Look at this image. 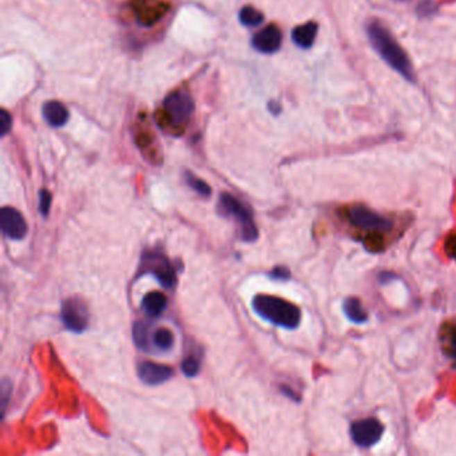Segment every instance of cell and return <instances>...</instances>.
I'll return each instance as SVG.
<instances>
[{
	"instance_id": "6da1fadb",
	"label": "cell",
	"mask_w": 456,
	"mask_h": 456,
	"mask_svg": "<svg viewBox=\"0 0 456 456\" xmlns=\"http://www.w3.org/2000/svg\"><path fill=\"white\" fill-rule=\"evenodd\" d=\"M366 37L372 49L392 70L400 74L408 82H415L416 78L411 59L388 28H385L380 22L372 20L366 26Z\"/></svg>"
},
{
	"instance_id": "7a4b0ae2",
	"label": "cell",
	"mask_w": 456,
	"mask_h": 456,
	"mask_svg": "<svg viewBox=\"0 0 456 456\" xmlns=\"http://www.w3.org/2000/svg\"><path fill=\"white\" fill-rule=\"evenodd\" d=\"M252 308L260 319L284 329L298 328L301 323V310L292 303L271 294H257Z\"/></svg>"
},
{
	"instance_id": "3957f363",
	"label": "cell",
	"mask_w": 456,
	"mask_h": 456,
	"mask_svg": "<svg viewBox=\"0 0 456 456\" xmlns=\"http://www.w3.org/2000/svg\"><path fill=\"white\" fill-rule=\"evenodd\" d=\"M217 210L222 217H230L237 221L242 241L255 242L258 238V229L252 210L235 196L229 193H222L219 196Z\"/></svg>"
},
{
	"instance_id": "277c9868",
	"label": "cell",
	"mask_w": 456,
	"mask_h": 456,
	"mask_svg": "<svg viewBox=\"0 0 456 456\" xmlns=\"http://www.w3.org/2000/svg\"><path fill=\"white\" fill-rule=\"evenodd\" d=\"M164 110L173 125L183 126L194 112V102L186 90H177L164 98Z\"/></svg>"
},
{
	"instance_id": "5b68a950",
	"label": "cell",
	"mask_w": 456,
	"mask_h": 456,
	"mask_svg": "<svg viewBox=\"0 0 456 456\" xmlns=\"http://www.w3.org/2000/svg\"><path fill=\"white\" fill-rule=\"evenodd\" d=\"M60 319L66 329L74 333H82L89 327L90 313L86 303L81 297H71L63 301Z\"/></svg>"
},
{
	"instance_id": "8992f818",
	"label": "cell",
	"mask_w": 456,
	"mask_h": 456,
	"mask_svg": "<svg viewBox=\"0 0 456 456\" xmlns=\"http://www.w3.org/2000/svg\"><path fill=\"white\" fill-rule=\"evenodd\" d=\"M347 219L349 223L362 230L388 232L392 229L391 219H385L382 214L362 205L349 208L347 210Z\"/></svg>"
},
{
	"instance_id": "52a82bcc",
	"label": "cell",
	"mask_w": 456,
	"mask_h": 456,
	"mask_svg": "<svg viewBox=\"0 0 456 456\" xmlns=\"http://www.w3.org/2000/svg\"><path fill=\"white\" fill-rule=\"evenodd\" d=\"M351 438L353 443L359 447L369 448L380 441L383 438L384 425L375 418H366V419L353 421L349 428Z\"/></svg>"
},
{
	"instance_id": "ba28073f",
	"label": "cell",
	"mask_w": 456,
	"mask_h": 456,
	"mask_svg": "<svg viewBox=\"0 0 456 456\" xmlns=\"http://www.w3.org/2000/svg\"><path fill=\"white\" fill-rule=\"evenodd\" d=\"M142 272L153 274L164 288H173L177 284V276L170 261L162 253L147 252L142 255Z\"/></svg>"
},
{
	"instance_id": "9c48e42d",
	"label": "cell",
	"mask_w": 456,
	"mask_h": 456,
	"mask_svg": "<svg viewBox=\"0 0 456 456\" xmlns=\"http://www.w3.org/2000/svg\"><path fill=\"white\" fill-rule=\"evenodd\" d=\"M0 228L3 235L14 241H22L28 233V225L15 208L4 206L0 212Z\"/></svg>"
},
{
	"instance_id": "30bf717a",
	"label": "cell",
	"mask_w": 456,
	"mask_h": 456,
	"mask_svg": "<svg viewBox=\"0 0 456 456\" xmlns=\"http://www.w3.org/2000/svg\"><path fill=\"white\" fill-rule=\"evenodd\" d=\"M282 34L280 28L274 24H269L261 31H258L252 39V46L255 51L261 54L271 55L281 49Z\"/></svg>"
},
{
	"instance_id": "8fae6325",
	"label": "cell",
	"mask_w": 456,
	"mask_h": 456,
	"mask_svg": "<svg viewBox=\"0 0 456 456\" xmlns=\"http://www.w3.org/2000/svg\"><path fill=\"white\" fill-rule=\"evenodd\" d=\"M169 8V4L162 0H135L133 3V10L137 20L141 24L150 26L164 17V11Z\"/></svg>"
},
{
	"instance_id": "7c38bea8",
	"label": "cell",
	"mask_w": 456,
	"mask_h": 456,
	"mask_svg": "<svg viewBox=\"0 0 456 456\" xmlns=\"http://www.w3.org/2000/svg\"><path fill=\"white\" fill-rule=\"evenodd\" d=\"M174 376V369L169 365L142 362L138 365V378L147 385L164 384Z\"/></svg>"
},
{
	"instance_id": "4fadbf2b",
	"label": "cell",
	"mask_w": 456,
	"mask_h": 456,
	"mask_svg": "<svg viewBox=\"0 0 456 456\" xmlns=\"http://www.w3.org/2000/svg\"><path fill=\"white\" fill-rule=\"evenodd\" d=\"M42 114H43V118L46 119V122L51 128H63L69 122V118H70V112L67 108L58 101L46 102L43 105Z\"/></svg>"
},
{
	"instance_id": "5bb4252c",
	"label": "cell",
	"mask_w": 456,
	"mask_h": 456,
	"mask_svg": "<svg viewBox=\"0 0 456 456\" xmlns=\"http://www.w3.org/2000/svg\"><path fill=\"white\" fill-rule=\"evenodd\" d=\"M319 24L316 22H308L297 26L292 31V40L296 46L301 49H310L317 37Z\"/></svg>"
},
{
	"instance_id": "9a60e30c",
	"label": "cell",
	"mask_w": 456,
	"mask_h": 456,
	"mask_svg": "<svg viewBox=\"0 0 456 456\" xmlns=\"http://www.w3.org/2000/svg\"><path fill=\"white\" fill-rule=\"evenodd\" d=\"M141 308L145 312L147 317H160L167 308V298L164 293H147L141 301Z\"/></svg>"
},
{
	"instance_id": "2e32d148",
	"label": "cell",
	"mask_w": 456,
	"mask_h": 456,
	"mask_svg": "<svg viewBox=\"0 0 456 456\" xmlns=\"http://www.w3.org/2000/svg\"><path fill=\"white\" fill-rule=\"evenodd\" d=\"M343 312L348 320L353 324H365L368 321V313L362 301L356 297H348L344 300Z\"/></svg>"
},
{
	"instance_id": "e0dca14e",
	"label": "cell",
	"mask_w": 456,
	"mask_h": 456,
	"mask_svg": "<svg viewBox=\"0 0 456 456\" xmlns=\"http://www.w3.org/2000/svg\"><path fill=\"white\" fill-rule=\"evenodd\" d=\"M238 19H239L241 24L245 26V27H257L265 20V17L261 11H258L255 7L246 6L239 11Z\"/></svg>"
},
{
	"instance_id": "ac0fdd59",
	"label": "cell",
	"mask_w": 456,
	"mask_h": 456,
	"mask_svg": "<svg viewBox=\"0 0 456 456\" xmlns=\"http://www.w3.org/2000/svg\"><path fill=\"white\" fill-rule=\"evenodd\" d=\"M151 341L160 351H170L174 346V336L170 329L158 328L153 333Z\"/></svg>"
},
{
	"instance_id": "d6986e66",
	"label": "cell",
	"mask_w": 456,
	"mask_h": 456,
	"mask_svg": "<svg viewBox=\"0 0 456 456\" xmlns=\"http://www.w3.org/2000/svg\"><path fill=\"white\" fill-rule=\"evenodd\" d=\"M183 178L186 185L194 190L196 193H199L202 197H210L212 194V187L205 183L201 178H199L196 174H193L192 171H185L183 173Z\"/></svg>"
},
{
	"instance_id": "ffe728a7",
	"label": "cell",
	"mask_w": 456,
	"mask_h": 456,
	"mask_svg": "<svg viewBox=\"0 0 456 456\" xmlns=\"http://www.w3.org/2000/svg\"><path fill=\"white\" fill-rule=\"evenodd\" d=\"M181 371L186 378H196L201 371V362L194 356L185 357L181 363Z\"/></svg>"
},
{
	"instance_id": "44dd1931",
	"label": "cell",
	"mask_w": 456,
	"mask_h": 456,
	"mask_svg": "<svg viewBox=\"0 0 456 456\" xmlns=\"http://www.w3.org/2000/svg\"><path fill=\"white\" fill-rule=\"evenodd\" d=\"M51 202H53V196L49 190L43 189L39 192V212L43 217H47L50 213V208H51Z\"/></svg>"
},
{
	"instance_id": "7402d4cb",
	"label": "cell",
	"mask_w": 456,
	"mask_h": 456,
	"mask_svg": "<svg viewBox=\"0 0 456 456\" xmlns=\"http://www.w3.org/2000/svg\"><path fill=\"white\" fill-rule=\"evenodd\" d=\"M1 416L4 418L6 415V409H7V404L10 402V398H11V391H12V385L11 383L7 380V379H3L1 382Z\"/></svg>"
},
{
	"instance_id": "603a6c76",
	"label": "cell",
	"mask_w": 456,
	"mask_h": 456,
	"mask_svg": "<svg viewBox=\"0 0 456 456\" xmlns=\"http://www.w3.org/2000/svg\"><path fill=\"white\" fill-rule=\"evenodd\" d=\"M12 128V117L6 109L0 110V135L6 137Z\"/></svg>"
},
{
	"instance_id": "cb8c5ba5",
	"label": "cell",
	"mask_w": 456,
	"mask_h": 456,
	"mask_svg": "<svg viewBox=\"0 0 456 456\" xmlns=\"http://www.w3.org/2000/svg\"><path fill=\"white\" fill-rule=\"evenodd\" d=\"M269 277L276 281H288L291 278V271L287 267H276L269 272Z\"/></svg>"
},
{
	"instance_id": "d4e9b609",
	"label": "cell",
	"mask_w": 456,
	"mask_h": 456,
	"mask_svg": "<svg viewBox=\"0 0 456 456\" xmlns=\"http://www.w3.org/2000/svg\"><path fill=\"white\" fill-rule=\"evenodd\" d=\"M280 391H281L282 395H285L287 398H289L293 402H300V398L294 394V391H293L292 388H289L288 385H280Z\"/></svg>"
},
{
	"instance_id": "484cf974",
	"label": "cell",
	"mask_w": 456,
	"mask_h": 456,
	"mask_svg": "<svg viewBox=\"0 0 456 456\" xmlns=\"http://www.w3.org/2000/svg\"><path fill=\"white\" fill-rule=\"evenodd\" d=\"M446 251H447L448 255L454 257V258L456 260V236L450 238V239L447 241V245H446Z\"/></svg>"
},
{
	"instance_id": "4316f807",
	"label": "cell",
	"mask_w": 456,
	"mask_h": 456,
	"mask_svg": "<svg viewBox=\"0 0 456 456\" xmlns=\"http://www.w3.org/2000/svg\"><path fill=\"white\" fill-rule=\"evenodd\" d=\"M399 277L395 276V273H389V272H384V273H380L379 276V281L383 284V285H387L389 281H394V280H398Z\"/></svg>"
},
{
	"instance_id": "83f0119b",
	"label": "cell",
	"mask_w": 456,
	"mask_h": 456,
	"mask_svg": "<svg viewBox=\"0 0 456 456\" xmlns=\"http://www.w3.org/2000/svg\"><path fill=\"white\" fill-rule=\"evenodd\" d=\"M268 109H269V111H271L273 115H278V114L281 112V106H280L276 101H271V102L268 103Z\"/></svg>"
},
{
	"instance_id": "f1b7e54d",
	"label": "cell",
	"mask_w": 456,
	"mask_h": 456,
	"mask_svg": "<svg viewBox=\"0 0 456 456\" xmlns=\"http://www.w3.org/2000/svg\"><path fill=\"white\" fill-rule=\"evenodd\" d=\"M451 356L456 360V329L454 330V335L451 339Z\"/></svg>"
}]
</instances>
